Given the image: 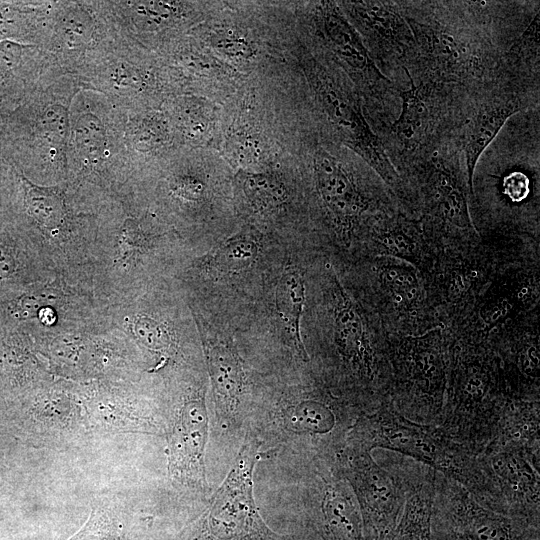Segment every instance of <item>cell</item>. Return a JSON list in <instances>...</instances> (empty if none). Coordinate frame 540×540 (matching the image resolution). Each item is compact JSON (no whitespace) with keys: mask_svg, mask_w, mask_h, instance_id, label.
Wrapping results in <instances>:
<instances>
[{"mask_svg":"<svg viewBox=\"0 0 540 540\" xmlns=\"http://www.w3.org/2000/svg\"><path fill=\"white\" fill-rule=\"evenodd\" d=\"M16 263L11 250L0 244V278L9 277L15 270Z\"/></svg>","mask_w":540,"mask_h":540,"instance_id":"34","label":"cell"},{"mask_svg":"<svg viewBox=\"0 0 540 540\" xmlns=\"http://www.w3.org/2000/svg\"><path fill=\"white\" fill-rule=\"evenodd\" d=\"M382 278L390 290L395 293L398 302L408 301L416 296L417 279L414 273L405 267L388 264L383 267Z\"/></svg>","mask_w":540,"mask_h":540,"instance_id":"28","label":"cell"},{"mask_svg":"<svg viewBox=\"0 0 540 540\" xmlns=\"http://www.w3.org/2000/svg\"><path fill=\"white\" fill-rule=\"evenodd\" d=\"M118 30L148 48L150 39L178 28L188 16L187 3L174 1H105Z\"/></svg>","mask_w":540,"mask_h":540,"instance_id":"12","label":"cell"},{"mask_svg":"<svg viewBox=\"0 0 540 540\" xmlns=\"http://www.w3.org/2000/svg\"><path fill=\"white\" fill-rule=\"evenodd\" d=\"M257 449L254 442L243 448L207 512L185 540H279L260 517L252 496Z\"/></svg>","mask_w":540,"mask_h":540,"instance_id":"6","label":"cell"},{"mask_svg":"<svg viewBox=\"0 0 540 540\" xmlns=\"http://www.w3.org/2000/svg\"><path fill=\"white\" fill-rule=\"evenodd\" d=\"M170 193L188 202H197L204 193L203 183L189 172H177L169 180Z\"/></svg>","mask_w":540,"mask_h":540,"instance_id":"30","label":"cell"},{"mask_svg":"<svg viewBox=\"0 0 540 540\" xmlns=\"http://www.w3.org/2000/svg\"><path fill=\"white\" fill-rule=\"evenodd\" d=\"M82 89L76 75L54 68L29 97L23 124L27 167L47 180L67 178L70 108Z\"/></svg>","mask_w":540,"mask_h":540,"instance_id":"4","label":"cell"},{"mask_svg":"<svg viewBox=\"0 0 540 540\" xmlns=\"http://www.w3.org/2000/svg\"><path fill=\"white\" fill-rule=\"evenodd\" d=\"M315 168L319 192L334 214L345 219L364 209L353 182L338 161L322 152L316 158Z\"/></svg>","mask_w":540,"mask_h":540,"instance_id":"15","label":"cell"},{"mask_svg":"<svg viewBox=\"0 0 540 540\" xmlns=\"http://www.w3.org/2000/svg\"><path fill=\"white\" fill-rule=\"evenodd\" d=\"M436 471L432 540H540V526L481 505L461 484Z\"/></svg>","mask_w":540,"mask_h":540,"instance_id":"5","label":"cell"},{"mask_svg":"<svg viewBox=\"0 0 540 540\" xmlns=\"http://www.w3.org/2000/svg\"><path fill=\"white\" fill-rule=\"evenodd\" d=\"M407 74L410 77L408 71ZM410 82V88L400 94L402 110L393 124L394 132L407 147L417 145L430 121L429 106L424 92L414 84L411 77Z\"/></svg>","mask_w":540,"mask_h":540,"instance_id":"23","label":"cell"},{"mask_svg":"<svg viewBox=\"0 0 540 540\" xmlns=\"http://www.w3.org/2000/svg\"><path fill=\"white\" fill-rule=\"evenodd\" d=\"M246 196L257 208H270L285 201L286 188L273 175L245 174L242 178Z\"/></svg>","mask_w":540,"mask_h":540,"instance_id":"26","label":"cell"},{"mask_svg":"<svg viewBox=\"0 0 540 540\" xmlns=\"http://www.w3.org/2000/svg\"><path fill=\"white\" fill-rule=\"evenodd\" d=\"M509 517L540 526L539 452L500 447L481 454Z\"/></svg>","mask_w":540,"mask_h":540,"instance_id":"9","label":"cell"},{"mask_svg":"<svg viewBox=\"0 0 540 540\" xmlns=\"http://www.w3.org/2000/svg\"><path fill=\"white\" fill-rule=\"evenodd\" d=\"M135 332L139 340L152 350L163 351L170 346L166 330L150 318H139L135 323Z\"/></svg>","mask_w":540,"mask_h":540,"instance_id":"29","label":"cell"},{"mask_svg":"<svg viewBox=\"0 0 540 540\" xmlns=\"http://www.w3.org/2000/svg\"><path fill=\"white\" fill-rule=\"evenodd\" d=\"M207 413L202 399L187 401L169 438V473L181 484L205 486L204 448Z\"/></svg>","mask_w":540,"mask_h":540,"instance_id":"10","label":"cell"},{"mask_svg":"<svg viewBox=\"0 0 540 540\" xmlns=\"http://www.w3.org/2000/svg\"><path fill=\"white\" fill-rule=\"evenodd\" d=\"M258 254V243L246 232L230 238L212 255L209 264L219 273H232L250 266Z\"/></svg>","mask_w":540,"mask_h":540,"instance_id":"24","label":"cell"},{"mask_svg":"<svg viewBox=\"0 0 540 540\" xmlns=\"http://www.w3.org/2000/svg\"><path fill=\"white\" fill-rule=\"evenodd\" d=\"M433 187L441 215L455 226L471 227L466 199L456 180L447 172L439 171Z\"/></svg>","mask_w":540,"mask_h":540,"instance_id":"25","label":"cell"},{"mask_svg":"<svg viewBox=\"0 0 540 540\" xmlns=\"http://www.w3.org/2000/svg\"><path fill=\"white\" fill-rule=\"evenodd\" d=\"M348 469L358 495L363 540H389L407 498L406 465H400V473H392L376 463L370 452L352 449Z\"/></svg>","mask_w":540,"mask_h":540,"instance_id":"8","label":"cell"},{"mask_svg":"<svg viewBox=\"0 0 540 540\" xmlns=\"http://www.w3.org/2000/svg\"><path fill=\"white\" fill-rule=\"evenodd\" d=\"M528 178L523 173L513 172L504 178V193L512 201L520 202L527 197L529 192Z\"/></svg>","mask_w":540,"mask_h":540,"instance_id":"32","label":"cell"},{"mask_svg":"<svg viewBox=\"0 0 540 540\" xmlns=\"http://www.w3.org/2000/svg\"><path fill=\"white\" fill-rule=\"evenodd\" d=\"M304 301L305 287L301 276L294 271L285 273L276 290V309L302 358L307 357L300 335V318Z\"/></svg>","mask_w":540,"mask_h":540,"instance_id":"22","label":"cell"},{"mask_svg":"<svg viewBox=\"0 0 540 540\" xmlns=\"http://www.w3.org/2000/svg\"><path fill=\"white\" fill-rule=\"evenodd\" d=\"M407 23L424 57L437 70L458 76L473 65V55L469 48L454 34L413 20Z\"/></svg>","mask_w":540,"mask_h":540,"instance_id":"14","label":"cell"},{"mask_svg":"<svg viewBox=\"0 0 540 540\" xmlns=\"http://www.w3.org/2000/svg\"><path fill=\"white\" fill-rule=\"evenodd\" d=\"M67 540H123L122 525L108 508L96 507L82 528Z\"/></svg>","mask_w":540,"mask_h":540,"instance_id":"27","label":"cell"},{"mask_svg":"<svg viewBox=\"0 0 540 540\" xmlns=\"http://www.w3.org/2000/svg\"><path fill=\"white\" fill-rule=\"evenodd\" d=\"M324 28L335 53L354 71L368 81L383 80L358 35L337 12L329 10L324 15Z\"/></svg>","mask_w":540,"mask_h":540,"instance_id":"19","label":"cell"},{"mask_svg":"<svg viewBox=\"0 0 540 540\" xmlns=\"http://www.w3.org/2000/svg\"><path fill=\"white\" fill-rule=\"evenodd\" d=\"M130 171L117 112L102 94L81 89L70 108L67 178L104 183Z\"/></svg>","mask_w":540,"mask_h":540,"instance_id":"3","label":"cell"},{"mask_svg":"<svg viewBox=\"0 0 540 540\" xmlns=\"http://www.w3.org/2000/svg\"><path fill=\"white\" fill-rule=\"evenodd\" d=\"M115 109L130 170L173 149L178 139L167 110Z\"/></svg>","mask_w":540,"mask_h":540,"instance_id":"11","label":"cell"},{"mask_svg":"<svg viewBox=\"0 0 540 540\" xmlns=\"http://www.w3.org/2000/svg\"><path fill=\"white\" fill-rule=\"evenodd\" d=\"M352 439V449L370 452L383 448L408 456L461 484L484 507L501 510L500 496L481 455L437 426L408 419L390 401L363 415Z\"/></svg>","mask_w":540,"mask_h":540,"instance_id":"1","label":"cell"},{"mask_svg":"<svg viewBox=\"0 0 540 540\" xmlns=\"http://www.w3.org/2000/svg\"><path fill=\"white\" fill-rule=\"evenodd\" d=\"M150 49L118 29L76 74L83 89L105 96L120 109L159 108L174 86Z\"/></svg>","mask_w":540,"mask_h":540,"instance_id":"2","label":"cell"},{"mask_svg":"<svg viewBox=\"0 0 540 540\" xmlns=\"http://www.w3.org/2000/svg\"><path fill=\"white\" fill-rule=\"evenodd\" d=\"M519 109L513 101L484 105L468 127L465 141L467 183L473 193V177L478 159L491 144L502 126Z\"/></svg>","mask_w":540,"mask_h":540,"instance_id":"17","label":"cell"},{"mask_svg":"<svg viewBox=\"0 0 540 540\" xmlns=\"http://www.w3.org/2000/svg\"><path fill=\"white\" fill-rule=\"evenodd\" d=\"M116 32L105 1H52L40 47L76 75Z\"/></svg>","mask_w":540,"mask_h":540,"instance_id":"7","label":"cell"},{"mask_svg":"<svg viewBox=\"0 0 540 540\" xmlns=\"http://www.w3.org/2000/svg\"><path fill=\"white\" fill-rule=\"evenodd\" d=\"M208 363L216 396L221 405L232 410L242 386V370L235 353L226 345L208 349Z\"/></svg>","mask_w":540,"mask_h":540,"instance_id":"21","label":"cell"},{"mask_svg":"<svg viewBox=\"0 0 540 540\" xmlns=\"http://www.w3.org/2000/svg\"><path fill=\"white\" fill-rule=\"evenodd\" d=\"M436 471L425 465H409L405 505L389 540H432L431 514Z\"/></svg>","mask_w":540,"mask_h":540,"instance_id":"13","label":"cell"},{"mask_svg":"<svg viewBox=\"0 0 540 540\" xmlns=\"http://www.w3.org/2000/svg\"><path fill=\"white\" fill-rule=\"evenodd\" d=\"M217 43L223 51L231 55L246 56L249 52L247 42L232 34H223Z\"/></svg>","mask_w":540,"mask_h":540,"instance_id":"33","label":"cell"},{"mask_svg":"<svg viewBox=\"0 0 540 540\" xmlns=\"http://www.w3.org/2000/svg\"><path fill=\"white\" fill-rule=\"evenodd\" d=\"M341 297L336 311L340 347L354 368L373 380L377 373L375 357L365 337L361 319L353 304L345 296Z\"/></svg>","mask_w":540,"mask_h":540,"instance_id":"18","label":"cell"},{"mask_svg":"<svg viewBox=\"0 0 540 540\" xmlns=\"http://www.w3.org/2000/svg\"><path fill=\"white\" fill-rule=\"evenodd\" d=\"M143 234L139 223L133 217H126L119 231V246L124 257L130 256L142 244Z\"/></svg>","mask_w":540,"mask_h":540,"instance_id":"31","label":"cell"},{"mask_svg":"<svg viewBox=\"0 0 540 540\" xmlns=\"http://www.w3.org/2000/svg\"><path fill=\"white\" fill-rule=\"evenodd\" d=\"M361 24L385 50L402 53L414 40L408 23L392 8L379 1L352 3Z\"/></svg>","mask_w":540,"mask_h":540,"instance_id":"16","label":"cell"},{"mask_svg":"<svg viewBox=\"0 0 540 540\" xmlns=\"http://www.w3.org/2000/svg\"><path fill=\"white\" fill-rule=\"evenodd\" d=\"M25 210L39 226L58 229L67 216L65 192L60 185H40L20 174Z\"/></svg>","mask_w":540,"mask_h":540,"instance_id":"20","label":"cell"}]
</instances>
